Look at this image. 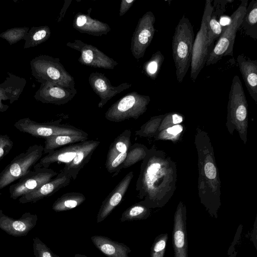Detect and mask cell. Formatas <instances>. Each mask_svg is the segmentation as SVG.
Here are the masks:
<instances>
[{
	"instance_id": "6da1fadb",
	"label": "cell",
	"mask_w": 257,
	"mask_h": 257,
	"mask_svg": "<svg viewBox=\"0 0 257 257\" xmlns=\"http://www.w3.org/2000/svg\"><path fill=\"white\" fill-rule=\"evenodd\" d=\"M194 39L193 26L189 19L183 15L175 28L172 42L176 77L180 83L190 67Z\"/></svg>"
},
{
	"instance_id": "7a4b0ae2",
	"label": "cell",
	"mask_w": 257,
	"mask_h": 257,
	"mask_svg": "<svg viewBox=\"0 0 257 257\" xmlns=\"http://www.w3.org/2000/svg\"><path fill=\"white\" fill-rule=\"evenodd\" d=\"M30 66L32 75L41 84L50 82L75 87L74 78L58 58L40 55L31 60Z\"/></svg>"
},
{
	"instance_id": "3957f363",
	"label": "cell",
	"mask_w": 257,
	"mask_h": 257,
	"mask_svg": "<svg viewBox=\"0 0 257 257\" xmlns=\"http://www.w3.org/2000/svg\"><path fill=\"white\" fill-rule=\"evenodd\" d=\"M247 5V0H242L237 9L229 17L230 23L223 27L216 44L208 55L205 64L206 66L216 64L224 56L233 57L236 34L242 22Z\"/></svg>"
},
{
	"instance_id": "277c9868",
	"label": "cell",
	"mask_w": 257,
	"mask_h": 257,
	"mask_svg": "<svg viewBox=\"0 0 257 257\" xmlns=\"http://www.w3.org/2000/svg\"><path fill=\"white\" fill-rule=\"evenodd\" d=\"M43 151V146L35 144L15 157L0 173V190L30 172L42 158Z\"/></svg>"
},
{
	"instance_id": "5b68a950",
	"label": "cell",
	"mask_w": 257,
	"mask_h": 257,
	"mask_svg": "<svg viewBox=\"0 0 257 257\" xmlns=\"http://www.w3.org/2000/svg\"><path fill=\"white\" fill-rule=\"evenodd\" d=\"M150 101L149 96L136 91L130 92L112 104L105 113V117L115 122L137 119L146 111Z\"/></svg>"
},
{
	"instance_id": "8992f818",
	"label": "cell",
	"mask_w": 257,
	"mask_h": 257,
	"mask_svg": "<svg viewBox=\"0 0 257 257\" xmlns=\"http://www.w3.org/2000/svg\"><path fill=\"white\" fill-rule=\"evenodd\" d=\"M212 0H206L201 26L194 39L191 62V79L195 82L208 56V24L213 10Z\"/></svg>"
},
{
	"instance_id": "52a82bcc",
	"label": "cell",
	"mask_w": 257,
	"mask_h": 257,
	"mask_svg": "<svg viewBox=\"0 0 257 257\" xmlns=\"http://www.w3.org/2000/svg\"><path fill=\"white\" fill-rule=\"evenodd\" d=\"M61 119L47 122L35 121L25 117L16 121L14 126L20 132L32 136L43 138L60 135H76L88 138V134L75 126L61 124Z\"/></svg>"
},
{
	"instance_id": "ba28073f",
	"label": "cell",
	"mask_w": 257,
	"mask_h": 257,
	"mask_svg": "<svg viewBox=\"0 0 257 257\" xmlns=\"http://www.w3.org/2000/svg\"><path fill=\"white\" fill-rule=\"evenodd\" d=\"M27 174L12 184L9 187L11 198L16 199L33 191L51 180L58 173L54 170L44 167L34 166Z\"/></svg>"
},
{
	"instance_id": "9c48e42d",
	"label": "cell",
	"mask_w": 257,
	"mask_h": 257,
	"mask_svg": "<svg viewBox=\"0 0 257 257\" xmlns=\"http://www.w3.org/2000/svg\"><path fill=\"white\" fill-rule=\"evenodd\" d=\"M156 21L153 13L146 12L138 21L131 43V52L137 60L144 57L154 38Z\"/></svg>"
},
{
	"instance_id": "30bf717a",
	"label": "cell",
	"mask_w": 257,
	"mask_h": 257,
	"mask_svg": "<svg viewBox=\"0 0 257 257\" xmlns=\"http://www.w3.org/2000/svg\"><path fill=\"white\" fill-rule=\"evenodd\" d=\"M66 46L79 51L80 56L78 62L81 64L94 68L113 69L118 63L99 49L91 44L84 43L80 40L69 42Z\"/></svg>"
},
{
	"instance_id": "8fae6325",
	"label": "cell",
	"mask_w": 257,
	"mask_h": 257,
	"mask_svg": "<svg viewBox=\"0 0 257 257\" xmlns=\"http://www.w3.org/2000/svg\"><path fill=\"white\" fill-rule=\"evenodd\" d=\"M131 135L130 130H125L110 145L106 156L105 168L110 174H113L112 177L117 175L122 169L121 166L131 146Z\"/></svg>"
},
{
	"instance_id": "7c38bea8",
	"label": "cell",
	"mask_w": 257,
	"mask_h": 257,
	"mask_svg": "<svg viewBox=\"0 0 257 257\" xmlns=\"http://www.w3.org/2000/svg\"><path fill=\"white\" fill-rule=\"evenodd\" d=\"M77 93L75 87L66 86L54 83H41L35 92L34 98L43 103L63 105L71 100Z\"/></svg>"
},
{
	"instance_id": "4fadbf2b",
	"label": "cell",
	"mask_w": 257,
	"mask_h": 257,
	"mask_svg": "<svg viewBox=\"0 0 257 257\" xmlns=\"http://www.w3.org/2000/svg\"><path fill=\"white\" fill-rule=\"evenodd\" d=\"M88 81L93 91L100 98L98 104L100 108L113 97L132 86V84L127 83H123L116 86H112L104 74L98 72L91 73Z\"/></svg>"
},
{
	"instance_id": "5bb4252c",
	"label": "cell",
	"mask_w": 257,
	"mask_h": 257,
	"mask_svg": "<svg viewBox=\"0 0 257 257\" xmlns=\"http://www.w3.org/2000/svg\"><path fill=\"white\" fill-rule=\"evenodd\" d=\"M133 171L129 172L102 202L97 215V223L103 221L110 215L123 199L133 178Z\"/></svg>"
},
{
	"instance_id": "9a60e30c",
	"label": "cell",
	"mask_w": 257,
	"mask_h": 257,
	"mask_svg": "<svg viewBox=\"0 0 257 257\" xmlns=\"http://www.w3.org/2000/svg\"><path fill=\"white\" fill-rule=\"evenodd\" d=\"M71 178L62 172L58 174L55 178L43 184L38 189L20 197V202L27 203L36 202L45 197L50 196L62 188L68 186Z\"/></svg>"
},
{
	"instance_id": "2e32d148",
	"label": "cell",
	"mask_w": 257,
	"mask_h": 257,
	"mask_svg": "<svg viewBox=\"0 0 257 257\" xmlns=\"http://www.w3.org/2000/svg\"><path fill=\"white\" fill-rule=\"evenodd\" d=\"M100 142L94 140H86L82 145L73 160L65 164L61 171L63 173L75 180L79 172L88 163L91 157Z\"/></svg>"
},
{
	"instance_id": "e0dca14e",
	"label": "cell",
	"mask_w": 257,
	"mask_h": 257,
	"mask_svg": "<svg viewBox=\"0 0 257 257\" xmlns=\"http://www.w3.org/2000/svg\"><path fill=\"white\" fill-rule=\"evenodd\" d=\"M5 80L0 84V112L6 111L9 106L2 101L9 100L12 104L17 100L26 84L25 79L16 76L9 72Z\"/></svg>"
},
{
	"instance_id": "ac0fdd59",
	"label": "cell",
	"mask_w": 257,
	"mask_h": 257,
	"mask_svg": "<svg viewBox=\"0 0 257 257\" xmlns=\"http://www.w3.org/2000/svg\"><path fill=\"white\" fill-rule=\"evenodd\" d=\"M172 244L175 257H188L186 216L181 207L178 209L174 216Z\"/></svg>"
},
{
	"instance_id": "d6986e66",
	"label": "cell",
	"mask_w": 257,
	"mask_h": 257,
	"mask_svg": "<svg viewBox=\"0 0 257 257\" xmlns=\"http://www.w3.org/2000/svg\"><path fill=\"white\" fill-rule=\"evenodd\" d=\"M91 9L87 14L78 13L73 22V28L81 33L94 36H101L107 34L110 30L109 25L99 20L92 19L90 16Z\"/></svg>"
},
{
	"instance_id": "ffe728a7",
	"label": "cell",
	"mask_w": 257,
	"mask_h": 257,
	"mask_svg": "<svg viewBox=\"0 0 257 257\" xmlns=\"http://www.w3.org/2000/svg\"><path fill=\"white\" fill-rule=\"evenodd\" d=\"M237 62L247 91L252 99L257 100V60L239 55Z\"/></svg>"
},
{
	"instance_id": "44dd1931",
	"label": "cell",
	"mask_w": 257,
	"mask_h": 257,
	"mask_svg": "<svg viewBox=\"0 0 257 257\" xmlns=\"http://www.w3.org/2000/svg\"><path fill=\"white\" fill-rule=\"evenodd\" d=\"M94 246L107 257H129L131 249L123 243L112 240L102 235H93L90 238Z\"/></svg>"
},
{
	"instance_id": "7402d4cb",
	"label": "cell",
	"mask_w": 257,
	"mask_h": 257,
	"mask_svg": "<svg viewBox=\"0 0 257 257\" xmlns=\"http://www.w3.org/2000/svg\"><path fill=\"white\" fill-rule=\"evenodd\" d=\"M82 143L83 142L71 144L52 151L41 158L39 163L35 166L49 168L51 164L55 163H68L74 158Z\"/></svg>"
},
{
	"instance_id": "603a6c76",
	"label": "cell",
	"mask_w": 257,
	"mask_h": 257,
	"mask_svg": "<svg viewBox=\"0 0 257 257\" xmlns=\"http://www.w3.org/2000/svg\"><path fill=\"white\" fill-rule=\"evenodd\" d=\"M232 0H215L213 1V10L208 24V46L213 44L214 41L222 33L223 27L220 24V20L224 16L227 4Z\"/></svg>"
},
{
	"instance_id": "cb8c5ba5",
	"label": "cell",
	"mask_w": 257,
	"mask_h": 257,
	"mask_svg": "<svg viewBox=\"0 0 257 257\" xmlns=\"http://www.w3.org/2000/svg\"><path fill=\"white\" fill-rule=\"evenodd\" d=\"M240 28L246 36L257 39V0H251L247 5Z\"/></svg>"
},
{
	"instance_id": "d4e9b609",
	"label": "cell",
	"mask_w": 257,
	"mask_h": 257,
	"mask_svg": "<svg viewBox=\"0 0 257 257\" xmlns=\"http://www.w3.org/2000/svg\"><path fill=\"white\" fill-rule=\"evenodd\" d=\"M88 138L68 135H55L46 137L45 139V146L43 153L48 154L49 152L61 148L67 145L84 142Z\"/></svg>"
},
{
	"instance_id": "484cf974",
	"label": "cell",
	"mask_w": 257,
	"mask_h": 257,
	"mask_svg": "<svg viewBox=\"0 0 257 257\" xmlns=\"http://www.w3.org/2000/svg\"><path fill=\"white\" fill-rule=\"evenodd\" d=\"M85 200L86 197L81 193H66L57 198L52 206V209L56 212L68 211L80 205Z\"/></svg>"
},
{
	"instance_id": "4316f807",
	"label": "cell",
	"mask_w": 257,
	"mask_h": 257,
	"mask_svg": "<svg viewBox=\"0 0 257 257\" xmlns=\"http://www.w3.org/2000/svg\"><path fill=\"white\" fill-rule=\"evenodd\" d=\"M51 33L48 26L32 27L24 38V49L35 47L46 41L50 38Z\"/></svg>"
},
{
	"instance_id": "83f0119b",
	"label": "cell",
	"mask_w": 257,
	"mask_h": 257,
	"mask_svg": "<svg viewBox=\"0 0 257 257\" xmlns=\"http://www.w3.org/2000/svg\"><path fill=\"white\" fill-rule=\"evenodd\" d=\"M150 215L149 208L140 203L135 204L127 208L122 213L120 222L133 221L146 219Z\"/></svg>"
},
{
	"instance_id": "f1b7e54d",
	"label": "cell",
	"mask_w": 257,
	"mask_h": 257,
	"mask_svg": "<svg viewBox=\"0 0 257 257\" xmlns=\"http://www.w3.org/2000/svg\"><path fill=\"white\" fill-rule=\"evenodd\" d=\"M165 57L161 51L154 53L151 58L144 63L143 71L151 79L155 80L160 71L164 62Z\"/></svg>"
},
{
	"instance_id": "f546056e",
	"label": "cell",
	"mask_w": 257,
	"mask_h": 257,
	"mask_svg": "<svg viewBox=\"0 0 257 257\" xmlns=\"http://www.w3.org/2000/svg\"><path fill=\"white\" fill-rule=\"evenodd\" d=\"M146 148L143 145L135 143L128 148L126 157L121 166V169L132 166L146 156Z\"/></svg>"
},
{
	"instance_id": "4dcf8cb0",
	"label": "cell",
	"mask_w": 257,
	"mask_h": 257,
	"mask_svg": "<svg viewBox=\"0 0 257 257\" xmlns=\"http://www.w3.org/2000/svg\"><path fill=\"white\" fill-rule=\"evenodd\" d=\"M29 30L28 27L13 28L2 32L0 34V37L6 40L12 45L24 39Z\"/></svg>"
},
{
	"instance_id": "1f68e13d",
	"label": "cell",
	"mask_w": 257,
	"mask_h": 257,
	"mask_svg": "<svg viewBox=\"0 0 257 257\" xmlns=\"http://www.w3.org/2000/svg\"><path fill=\"white\" fill-rule=\"evenodd\" d=\"M168 239V233L160 234L155 238L151 248L150 257H164Z\"/></svg>"
},
{
	"instance_id": "d6a6232c",
	"label": "cell",
	"mask_w": 257,
	"mask_h": 257,
	"mask_svg": "<svg viewBox=\"0 0 257 257\" xmlns=\"http://www.w3.org/2000/svg\"><path fill=\"white\" fill-rule=\"evenodd\" d=\"M14 146V143L7 135L0 134V161L9 154Z\"/></svg>"
},
{
	"instance_id": "836d02e7",
	"label": "cell",
	"mask_w": 257,
	"mask_h": 257,
	"mask_svg": "<svg viewBox=\"0 0 257 257\" xmlns=\"http://www.w3.org/2000/svg\"><path fill=\"white\" fill-rule=\"evenodd\" d=\"M159 118H153L143 125L141 129L136 132V135L140 136H148L152 134L155 129Z\"/></svg>"
},
{
	"instance_id": "e575fe53",
	"label": "cell",
	"mask_w": 257,
	"mask_h": 257,
	"mask_svg": "<svg viewBox=\"0 0 257 257\" xmlns=\"http://www.w3.org/2000/svg\"><path fill=\"white\" fill-rule=\"evenodd\" d=\"M204 171L206 177L210 179H214L216 176V169L213 163H207L204 166Z\"/></svg>"
},
{
	"instance_id": "d590c367",
	"label": "cell",
	"mask_w": 257,
	"mask_h": 257,
	"mask_svg": "<svg viewBox=\"0 0 257 257\" xmlns=\"http://www.w3.org/2000/svg\"><path fill=\"white\" fill-rule=\"evenodd\" d=\"M135 0H122L120 3L119 16H123L132 6Z\"/></svg>"
},
{
	"instance_id": "8d00e7d4",
	"label": "cell",
	"mask_w": 257,
	"mask_h": 257,
	"mask_svg": "<svg viewBox=\"0 0 257 257\" xmlns=\"http://www.w3.org/2000/svg\"><path fill=\"white\" fill-rule=\"evenodd\" d=\"M14 228L20 232H23L26 229V225L21 221H15L13 223Z\"/></svg>"
},
{
	"instance_id": "74e56055",
	"label": "cell",
	"mask_w": 257,
	"mask_h": 257,
	"mask_svg": "<svg viewBox=\"0 0 257 257\" xmlns=\"http://www.w3.org/2000/svg\"><path fill=\"white\" fill-rule=\"evenodd\" d=\"M183 128L182 126L179 125H174L171 127H169L167 129V132L169 134L177 135L182 132Z\"/></svg>"
},
{
	"instance_id": "f35d334b",
	"label": "cell",
	"mask_w": 257,
	"mask_h": 257,
	"mask_svg": "<svg viewBox=\"0 0 257 257\" xmlns=\"http://www.w3.org/2000/svg\"><path fill=\"white\" fill-rule=\"evenodd\" d=\"M230 21V17H227L225 16H223L221 17L220 20V24L223 27V26H226L228 25Z\"/></svg>"
},
{
	"instance_id": "ab89813d",
	"label": "cell",
	"mask_w": 257,
	"mask_h": 257,
	"mask_svg": "<svg viewBox=\"0 0 257 257\" xmlns=\"http://www.w3.org/2000/svg\"><path fill=\"white\" fill-rule=\"evenodd\" d=\"M172 117L173 119V122L174 124L180 123L183 120L182 117L177 113L172 114Z\"/></svg>"
},
{
	"instance_id": "60d3db41",
	"label": "cell",
	"mask_w": 257,
	"mask_h": 257,
	"mask_svg": "<svg viewBox=\"0 0 257 257\" xmlns=\"http://www.w3.org/2000/svg\"><path fill=\"white\" fill-rule=\"evenodd\" d=\"M74 257H87V256L84 254L76 253L75 254Z\"/></svg>"
}]
</instances>
